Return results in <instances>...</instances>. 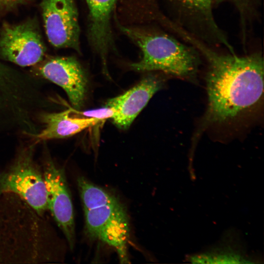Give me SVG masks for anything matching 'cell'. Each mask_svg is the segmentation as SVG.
I'll list each match as a JSON object with an SVG mask.
<instances>
[{
	"label": "cell",
	"instance_id": "1",
	"mask_svg": "<svg viewBox=\"0 0 264 264\" xmlns=\"http://www.w3.org/2000/svg\"><path fill=\"white\" fill-rule=\"evenodd\" d=\"M179 36L206 61V123L225 122L244 114L263 94L264 60L260 52L244 56L219 53L185 30Z\"/></svg>",
	"mask_w": 264,
	"mask_h": 264
},
{
	"label": "cell",
	"instance_id": "2",
	"mask_svg": "<svg viewBox=\"0 0 264 264\" xmlns=\"http://www.w3.org/2000/svg\"><path fill=\"white\" fill-rule=\"evenodd\" d=\"M84 211L85 233L117 253L121 263H129L130 220L123 203L113 194L84 176L77 179Z\"/></svg>",
	"mask_w": 264,
	"mask_h": 264
},
{
	"label": "cell",
	"instance_id": "3",
	"mask_svg": "<svg viewBox=\"0 0 264 264\" xmlns=\"http://www.w3.org/2000/svg\"><path fill=\"white\" fill-rule=\"evenodd\" d=\"M120 28L142 51L140 60L131 64L132 69L160 71L186 79L196 77L200 62V54L191 45L163 32L125 26Z\"/></svg>",
	"mask_w": 264,
	"mask_h": 264
},
{
	"label": "cell",
	"instance_id": "4",
	"mask_svg": "<svg viewBox=\"0 0 264 264\" xmlns=\"http://www.w3.org/2000/svg\"><path fill=\"white\" fill-rule=\"evenodd\" d=\"M33 147L19 151L13 162L0 170V197L14 195L39 216L48 210L42 167L34 159Z\"/></svg>",
	"mask_w": 264,
	"mask_h": 264
},
{
	"label": "cell",
	"instance_id": "5",
	"mask_svg": "<svg viewBox=\"0 0 264 264\" xmlns=\"http://www.w3.org/2000/svg\"><path fill=\"white\" fill-rule=\"evenodd\" d=\"M174 12L172 21L197 39L214 47L222 46L235 52L213 14L215 0H170Z\"/></svg>",
	"mask_w": 264,
	"mask_h": 264
},
{
	"label": "cell",
	"instance_id": "6",
	"mask_svg": "<svg viewBox=\"0 0 264 264\" xmlns=\"http://www.w3.org/2000/svg\"><path fill=\"white\" fill-rule=\"evenodd\" d=\"M41 167L48 210L64 234L69 248L72 249L75 242L74 213L65 170L46 154Z\"/></svg>",
	"mask_w": 264,
	"mask_h": 264
},
{
	"label": "cell",
	"instance_id": "7",
	"mask_svg": "<svg viewBox=\"0 0 264 264\" xmlns=\"http://www.w3.org/2000/svg\"><path fill=\"white\" fill-rule=\"evenodd\" d=\"M46 47L34 22H4L0 30V57L20 66L36 65L45 57Z\"/></svg>",
	"mask_w": 264,
	"mask_h": 264
},
{
	"label": "cell",
	"instance_id": "8",
	"mask_svg": "<svg viewBox=\"0 0 264 264\" xmlns=\"http://www.w3.org/2000/svg\"><path fill=\"white\" fill-rule=\"evenodd\" d=\"M40 7L44 30L51 44L80 53V27L74 0H41Z\"/></svg>",
	"mask_w": 264,
	"mask_h": 264
},
{
	"label": "cell",
	"instance_id": "9",
	"mask_svg": "<svg viewBox=\"0 0 264 264\" xmlns=\"http://www.w3.org/2000/svg\"><path fill=\"white\" fill-rule=\"evenodd\" d=\"M35 73L62 88L76 109L83 105L88 79L79 62L73 57H51L37 64Z\"/></svg>",
	"mask_w": 264,
	"mask_h": 264
},
{
	"label": "cell",
	"instance_id": "10",
	"mask_svg": "<svg viewBox=\"0 0 264 264\" xmlns=\"http://www.w3.org/2000/svg\"><path fill=\"white\" fill-rule=\"evenodd\" d=\"M163 85V79L150 75L123 94L108 100L105 106L114 109L112 119L115 126L122 130L128 129Z\"/></svg>",
	"mask_w": 264,
	"mask_h": 264
},
{
	"label": "cell",
	"instance_id": "11",
	"mask_svg": "<svg viewBox=\"0 0 264 264\" xmlns=\"http://www.w3.org/2000/svg\"><path fill=\"white\" fill-rule=\"evenodd\" d=\"M89 9L88 38L107 70V58L112 44L110 19L117 0H86Z\"/></svg>",
	"mask_w": 264,
	"mask_h": 264
},
{
	"label": "cell",
	"instance_id": "12",
	"mask_svg": "<svg viewBox=\"0 0 264 264\" xmlns=\"http://www.w3.org/2000/svg\"><path fill=\"white\" fill-rule=\"evenodd\" d=\"M38 119L44 128L31 136L36 142L67 138L101 121L95 118L73 115L71 110L59 112L43 111L39 114Z\"/></svg>",
	"mask_w": 264,
	"mask_h": 264
},
{
	"label": "cell",
	"instance_id": "13",
	"mask_svg": "<svg viewBox=\"0 0 264 264\" xmlns=\"http://www.w3.org/2000/svg\"><path fill=\"white\" fill-rule=\"evenodd\" d=\"M29 82L27 74L0 62V109L18 100L25 91Z\"/></svg>",
	"mask_w": 264,
	"mask_h": 264
},
{
	"label": "cell",
	"instance_id": "14",
	"mask_svg": "<svg viewBox=\"0 0 264 264\" xmlns=\"http://www.w3.org/2000/svg\"><path fill=\"white\" fill-rule=\"evenodd\" d=\"M258 0H215V3L229 2L234 5L238 10L241 21L245 27L246 24L254 19L256 15Z\"/></svg>",
	"mask_w": 264,
	"mask_h": 264
},
{
	"label": "cell",
	"instance_id": "15",
	"mask_svg": "<svg viewBox=\"0 0 264 264\" xmlns=\"http://www.w3.org/2000/svg\"><path fill=\"white\" fill-rule=\"evenodd\" d=\"M114 112V109L105 106L103 108L84 111L79 113H81L84 117L95 118L103 121L108 118H112Z\"/></svg>",
	"mask_w": 264,
	"mask_h": 264
},
{
	"label": "cell",
	"instance_id": "16",
	"mask_svg": "<svg viewBox=\"0 0 264 264\" xmlns=\"http://www.w3.org/2000/svg\"><path fill=\"white\" fill-rule=\"evenodd\" d=\"M25 0H0V8L10 10L21 4Z\"/></svg>",
	"mask_w": 264,
	"mask_h": 264
}]
</instances>
